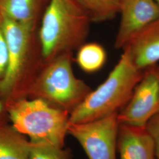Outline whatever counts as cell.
<instances>
[{
  "mask_svg": "<svg viewBox=\"0 0 159 159\" xmlns=\"http://www.w3.org/2000/svg\"><path fill=\"white\" fill-rule=\"evenodd\" d=\"M91 23L77 0H49L39 32L44 61L78 50L85 43Z\"/></svg>",
  "mask_w": 159,
  "mask_h": 159,
  "instance_id": "cell-1",
  "label": "cell"
},
{
  "mask_svg": "<svg viewBox=\"0 0 159 159\" xmlns=\"http://www.w3.org/2000/svg\"><path fill=\"white\" fill-rule=\"evenodd\" d=\"M49 0H0V14L35 30Z\"/></svg>",
  "mask_w": 159,
  "mask_h": 159,
  "instance_id": "cell-11",
  "label": "cell"
},
{
  "mask_svg": "<svg viewBox=\"0 0 159 159\" xmlns=\"http://www.w3.org/2000/svg\"><path fill=\"white\" fill-rule=\"evenodd\" d=\"M9 121L6 104L0 99V127L8 124Z\"/></svg>",
  "mask_w": 159,
  "mask_h": 159,
  "instance_id": "cell-18",
  "label": "cell"
},
{
  "mask_svg": "<svg viewBox=\"0 0 159 159\" xmlns=\"http://www.w3.org/2000/svg\"><path fill=\"white\" fill-rule=\"evenodd\" d=\"M123 50L137 68L144 70L159 62V17L133 37Z\"/></svg>",
  "mask_w": 159,
  "mask_h": 159,
  "instance_id": "cell-9",
  "label": "cell"
},
{
  "mask_svg": "<svg viewBox=\"0 0 159 159\" xmlns=\"http://www.w3.org/2000/svg\"><path fill=\"white\" fill-rule=\"evenodd\" d=\"M29 159H70L69 152L47 143L30 142Z\"/></svg>",
  "mask_w": 159,
  "mask_h": 159,
  "instance_id": "cell-15",
  "label": "cell"
},
{
  "mask_svg": "<svg viewBox=\"0 0 159 159\" xmlns=\"http://www.w3.org/2000/svg\"><path fill=\"white\" fill-rule=\"evenodd\" d=\"M119 27L114 41L123 49L136 34L159 17V6L154 0H120Z\"/></svg>",
  "mask_w": 159,
  "mask_h": 159,
  "instance_id": "cell-8",
  "label": "cell"
},
{
  "mask_svg": "<svg viewBox=\"0 0 159 159\" xmlns=\"http://www.w3.org/2000/svg\"><path fill=\"white\" fill-rule=\"evenodd\" d=\"M107 60V52L96 43H84L78 49L76 61L80 68L87 73L100 70Z\"/></svg>",
  "mask_w": 159,
  "mask_h": 159,
  "instance_id": "cell-13",
  "label": "cell"
},
{
  "mask_svg": "<svg viewBox=\"0 0 159 159\" xmlns=\"http://www.w3.org/2000/svg\"><path fill=\"white\" fill-rule=\"evenodd\" d=\"M2 17L8 60L6 73L0 81V99L6 104L27 98L29 89L44 64H39L34 58L35 30Z\"/></svg>",
  "mask_w": 159,
  "mask_h": 159,
  "instance_id": "cell-2",
  "label": "cell"
},
{
  "mask_svg": "<svg viewBox=\"0 0 159 159\" xmlns=\"http://www.w3.org/2000/svg\"><path fill=\"white\" fill-rule=\"evenodd\" d=\"M30 144L11 125L0 127V159H29Z\"/></svg>",
  "mask_w": 159,
  "mask_h": 159,
  "instance_id": "cell-12",
  "label": "cell"
},
{
  "mask_svg": "<svg viewBox=\"0 0 159 159\" xmlns=\"http://www.w3.org/2000/svg\"><path fill=\"white\" fill-rule=\"evenodd\" d=\"M117 151L120 159H157L153 138L146 127L120 123Z\"/></svg>",
  "mask_w": 159,
  "mask_h": 159,
  "instance_id": "cell-10",
  "label": "cell"
},
{
  "mask_svg": "<svg viewBox=\"0 0 159 159\" xmlns=\"http://www.w3.org/2000/svg\"><path fill=\"white\" fill-rule=\"evenodd\" d=\"M154 1L157 2V4L159 6V0H154Z\"/></svg>",
  "mask_w": 159,
  "mask_h": 159,
  "instance_id": "cell-19",
  "label": "cell"
},
{
  "mask_svg": "<svg viewBox=\"0 0 159 159\" xmlns=\"http://www.w3.org/2000/svg\"><path fill=\"white\" fill-rule=\"evenodd\" d=\"M71 59V52H65L45 62L29 89L27 98H40L71 113L92 91L75 75Z\"/></svg>",
  "mask_w": 159,
  "mask_h": 159,
  "instance_id": "cell-4",
  "label": "cell"
},
{
  "mask_svg": "<svg viewBox=\"0 0 159 159\" xmlns=\"http://www.w3.org/2000/svg\"><path fill=\"white\" fill-rule=\"evenodd\" d=\"M8 60V46L3 27L2 17L0 14V81L6 73Z\"/></svg>",
  "mask_w": 159,
  "mask_h": 159,
  "instance_id": "cell-16",
  "label": "cell"
},
{
  "mask_svg": "<svg viewBox=\"0 0 159 159\" xmlns=\"http://www.w3.org/2000/svg\"><path fill=\"white\" fill-rule=\"evenodd\" d=\"M11 125L31 143H47L64 148L70 113L40 98H23L6 104Z\"/></svg>",
  "mask_w": 159,
  "mask_h": 159,
  "instance_id": "cell-5",
  "label": "cell"
},
{
  "mask_svg": "<svg viewBox=\"0 0 159 159\" xmlns=\"http://www.w3.org/2000/svg\"><path fill=\"white\" fill-rule=\"evenodd\" d=\"M91 23H102L113 19L119 14L120 0H77Z\"/></svg>",
  "mask_w": 159,
  "mask_h": 159,
  "instance_id": "cell-14",
  "label": "cell"
},
{
  "mask_svg": "<svg viewBox=\"0 0 159 159\" xmlns=\"http://www.w3.org/2000/svg\"><path fill=\"white\" fill-rule=\"evenodd\" d=\"M146 128L153 138L156 148V159H159V113L148 121Z\"/></svg>",
  "mask_w": 159,
  "mask_h": 159,
  "instance_id": "cell-17",
  "label": "cell"
},
{
  "mask_svg": "<svg viewBox=\"0 0 159 159\" xmlns=\"http://www.w3.org/2000/svg\"><path fill=\"white\" fill-rule=\"evenodd\" d=\"M117 114L81 123L69 121L68 134L79 143L89 159H117Z\"/></svg>",
  "mask_w": 159,
  "mask_h": 159,
  "instance_id": "cell-6",
  "label": "cell"
},
{
  "mask_svg": "<svg viewBox=\"0 0 159 159\" xmlns=\"http://www.w3.org/2000/svg\"><path fill=\"white\" fill-rule=\"evenodd\" d=\"M159 113V66L144 70L130 99L117 114L120 124L145 127Z\"/></svg>",
  "mask_w": 159,
  "mask_h": 159,
  "instance_id": "cell-7",
  "label": "cell"
},
{
  "mask_svg": "<svg viewBox=\"0 0 159 159\" xmlns=\"http://www.w3.org/2000/svg\"><path fill=\"white\" fill-rule=\"evenodd\" d=\"M143 72L137 67L127 51L123 50L106 80L70 114V122L85 123L119 113L129 102Z\"/></svg>",
  "mask_w": 159,
  "mask_h": 159,
  "instance_id": "cell-3",
  "label": "cell"
}]
</instances>
